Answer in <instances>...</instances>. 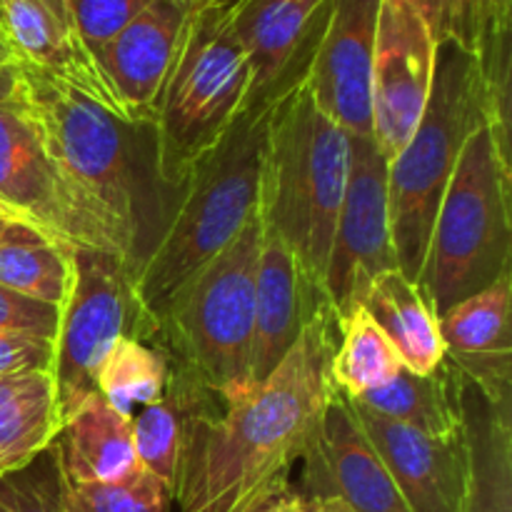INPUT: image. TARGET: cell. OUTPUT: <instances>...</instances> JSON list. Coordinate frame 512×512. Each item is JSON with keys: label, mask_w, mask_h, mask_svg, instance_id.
<instances>
[{"label": "cell", "mask_w": 512, "mask_h": 512, "mask_svg": "<svg viewBox=\"0 0 512 512\" xmlns=\"http://www.w3.org/2000/svg\"><path fill=\"white\" fill-rule=\"evenodd\" d=\"M338 325L320 310L283 363L233 400L210 395L185 428L173 500L183 512H248L303 460L333 395L330 355Z\"/></svg>", "instance_id": "6da1fadb"}, {"label": "cell", "mask_w": 512, "mask_h": 512, "mask_svg": "<svg viewBox=\"0 0 512 512\" xmlns=\"http://www.w3.org/2000/svg\"><path fill=\"white\" fill-rule=\"evenodd\" d=\"M268 108L245 110L223 143L195 165L163 230L135 263L133 293L153 328L170 295L223 253L260 210Z\"/></svg>", "instance_id": "7a4b0ae2"}, {"label": "cell", "mask_w": 512, "mask_h": 512, "mask_svg": "<svg viewBox=\"0 0 512 512\" xmlns=\"http://www.w3.org/2000/svg\"><path fill=\"white\" fill-rule=\"evenodd\" d=\"M350 170V133L315 105L300 78L270 100L260 215L323 293Z\"/></svg>", "instance_id": "3957f363"}, {"label": "cell", "mask_w": 512, "mask_h": 512, "mask_svg": "<svg viewBox=\"0 0 512 512\" xmlns=\"http://www.w3.org/2000/svg\"><path fill=\"white\" fill-rule=\"evenodd\" d=\"M233 8L235 0H198L193 5L148 125L155 175L173 190L223 143L250 108L253 73L235 35Z\"/></svg>", "instance_id": "277c9868"}, {"label": "cell", "mask_w": 512, "mask_h": 512, "mask_svg": "<svg viewBox=\"0 0 512 512\" xmlns=\"http://www.w3.org/2000/svg\"><path fill=\"white\" fill-rule=\"evenodd\" d=\"M260 243L263 215L258 210L243 233L195 270L155 318V348L220 400H233L253 388L250 353Z\"/></svg>", "instance_id": "5b68a950"}, {"label": "cell", "mask_w": 512, "mask_h": 512, "mask_svg": "<svg viewBox=\"0 0 512 512\" xmlns=\"http://www.w3.org/2000/svg\"><path fill=\"white\" fill-rule=\"evenodd\" d=\"M512 275V163L488 123L465 140L440 200L420 288L443 315Z\"/></svg>", "instance_id": "8992f818"}, {"label": "cell", "mask_w": 512, "mask_h": 512, "mask_svg": "<svg viewBox=\"0 0 512 512\" xmlns=\"http://www.w3.org/2000/svg\"><path fill=\"white\" fill-rule=\"evenodd\" d=\"M488 113L483 70L475 55L438 45L428 108L413 138L388 163L390 230L398 270L420 285L440 200L468 135Z\"/></svg>", "instance_id": "52a82bcc"}, {"label": "cell", "mask_w": 512, "mask_h": 512, "mask_svg": "<svg viewBox=\"0 0 512 512\" xmlns=\"http://www.w3.org/2000/svg\"><path fill=\"white\" fill-rule=\"evenodd\" d=\"M20 100L43 133L58 168L93 200L130 253L140 258V198L125 130L115 115L58 80L20 65Z\"/></svg>", "instance_id": "ba28073f"}, {"label": "cell", "mask_w": 512, "mask_h": 512, "mask_svg": "<svg viewBox=\"0 0 512 512\" xmlns=\"http://www.w3.org/2000/svg\"><path fill=\"white\" fill-rule=\"evenodd\" d=\"M155 328L133 293V270L105 250L75 248L73 280L55 335L53 380L60 425L98 393V373L123 338L153 343Z\"/></svg>", "instance_id": "9c48e42d"}, {"label": "cell", "mask_w": 512, "mask_h": 512, "mask_svg": "<svg viewBox=\"0 0 512 512\" xmlns=\"http://www.w3.org/2000/svg\"><path fill=\"white\" fill-rule=\"evenodd\" d=\"M0 205L18 223L70 245L133 260L93 200L58 168L23 100L0 103Z\"/></svg>", "instance_id": "30bf717a"}, {"label": "cell", "mask_w": 512, "mask_h": 512, "mask_svg": "<svg viewBox=\"0 0 512 512\" xmlns=\"http://www.w3.org/2000/svg\"><path fill=\"white\" fill-rule=\"evenodd\" d=\"M398 270L390 230L388 158L373 138L350 135V170L335 223L323 295L335 325L360 308L380 275Z\"/></svg>", "instance_id": "8fae6325"}, {"label": "cell", "mask_w": 512, "mask_h": 512, "mask_svg": "<svg viewBox=\"0 0 512 512\" xmlns=\"http://www.w3.org/2000/svg\"><path fill=\"white\" fill-rule=\"evenodd\" d=\"M435 53L438 45L413 5L380 0L370 103L373 140L388 163L408 145L428 108Z\"/></svg>", "instance_id": "7c38bea8"}, {"label": "cell", "mask_w": 512, "mask_h": 512, "mask_svg": "<svg viewBox=\"0 0 512 512\" xmlns=\"http://www.w3.org/2000/svg\"><path fill=\"white\" fill-rule=\"evenodd\" d=\"M303 463V500L338 498L353 512H410L348 398L335 388Z\"/></svg>", "instance_id": "4fadbf2b"}, {"label": "cell", "mask_w": 512, "mask_h": 512, "mask_svg": "<svg viewBox=\"0 0 512 512\" xmlns=\"http://www.w3.org/2000/svg\"><path fill=\"white\" fill-rule=\"evenodd\" d=\"M380 0H335L323 38L305 73L315 105L350 135L373 138L375 33Z\"/></svg>", "instance_id": "5bb4252c"}, {"label": "cell", "mask_w": 512, "mask_h": 512, "mask_svg": "<svg viewBox=\"0 0 512 512\" xmlns=\"http://www.w3.org/2000/svg\"><path fill=\"white\" fill-rule=\"evenodd\" d=\"M335 0H235L233 28L253 73L250 108L305 78Z\"/></svg>", "instance_id": "9a60e30c"}, {"label": "cell", "mask_w": 512, "mask_h": 512, "mask_svg": "<svg viewBox=\"0 0 512 512\" xmlns=\"http://www.w3.org/2000/svg\"><path fill=\"white\" fill-rule=\"evenodd\" d=\"M0 28L20 65L58 80L120 123L133 125L95 55L80 38L68 0H0Z\"/></svg>", "instance_id": "2e32d148"}, {"label": "cell", "mask_w": 512, "mask_h": 512, "mask_svg": "<svg viewBox=\"0 0 512 512\" xmlns=\"http://www.w3.org/2000/svg\"><path fill=\"white\" fill-rule=\"evenodd\" d=\"M195 3L198 0H150L95 53L105 80L133 125L148 128L153 120L180 35Z\"/></svg>", "instance_id": "e0dca14e"}, {"label": "cell", "mask_w": 512, "mask_h": 512, "mask_svg": "<svg viewBox=\"0 0 512 512\" xmlns=\"http://www.w3.org/2000/svg\"><path fill=\"white\" fill-rule=\"evenodd\" d=\"M348 403L410 512H460L468 478L465 435L428 438L355 400Z\"/></svg>", "instance_id": "ac0fdd59"}, {"label": "cell", "mask_w": 512, "mask_h": 512, "mask_svg": "<svg viewBox=\"0 0 512 512\" xmlns=\"http://www.w3.org/2000/svg\"><path fill=\"white\" fill-rule=\"evenodd\" d=\"M328 308L325 295L305 275L293 250L263 223V243L255 275V328L250 380L263 383L285 360L305 325ZM330 310V308H328Z\"/></svg>", "instance_id": "d6986e66"}, {"label": "cell", "mask_w": 512, "mask_h": 512, "mask_svg": "<svg viewBox=\"0 0 512 512\" xmlns=\"http://www.w3.org/2000/svg\"><path fill=\"white\" fill-rule=\"evenodd\" d=\"M512 275L440 315L445 363L490 403L512 405Z\"/></svg>", "instance_id": "ffe728a7"}, {"label": "cell", "mask_w": 512, "mask_h": 512, "mask_svg": "<svg viewBox=\"0 0 512 512\" xmlns=\"http://www.w3.org/2000/svg\"><path fill=\"white\" fill-rule=\"evenodd\" d=\"M55 455L65 483H108L140 468L130 420L98 393L73 410L55 435Z\"/></svg>", "instance_id": "44dd1931"}, {"label": "cell", "mask_w": 512, "mask_h": 512, "mask_svg": "<svg viewBox=\"0 0 512 512\" xmlns=\"http://www.w3.org/2000/svg\"><path fill=\"white\" fill-rule=\"evenodd\" d=\"M468 478L460 512H512V405H495L465 383Z\"/></svg>", "instance_id": "7402d4cb"}, {"label": "cell", "mask_w": 512, "mask_h": 512, "mask_svg": "<svg viewBox=\"0 0 512 512\" xmlns=\"http://www.w3.org/2000/svg\"><path fill=\"white\" fill-rule=\"evenodd\" d=\"M360 308L380 325L410 373L428 375L445 360L440 315L425 290L400 270L380 275Z\"/></svg>", "instance_id": "603a6c76"}, {"label": "cell", "mask_w": 512, "mask_h": 512, "mask_svg": "<svg viewBox=\"0 0 512 512\" xmlns=\"http://www.w3.org/2000/svg\"><path fill=\"white\" fill-rule=\"evenodd\" d=\"M463 388L465 380L443 360L428 375L403 368L388 385L350 400L415 433L443 440L463 435Z\"/></svg>", "instance_id": "cb8c5ba5"}, {"label": "cell", "mask_w": 512, "mask_h": 512, "mask_svg": "<svg viewBox=\"0 0 512 512\" xmlns=\"http://www.w3.org/2000/svg\"><path fill=\"white\" fill-rule=\"evenodd\" d=\"M60 430L53 373L0 378V475L33 463Z\"/></svg>", "instance_id": "d4e9b609"}, {"label": "cell", "mask_w": 512, "mask_h": 512, "mask_svg": "<svg viewBox=\"0 0 512 512\" xmlns=\"http://www.w3.org/2000/svg\"><path fill=\"white\" fill-rule=\"evenodd\" d=\"M208 398V390L195 385L188 375L173 368L165 393L130 418L138 463L150 470L155 478L163 480L170 493H173L175 475H178L188 418Z\"/></svg>", "instance_id": "484cf974"}, {"label": "cell", "mask_w": 512, "mask_h": 512, "mask_svg": "<svg viewBox=\"0 0 512 512\" xmlns=\"http://www.w3.org/2000/svg\"><path fill=\"white\" fill-rule=\"evenodd\" d=\"M73 250L23 223L0 228V285L63 308L73 280Z\"/></svg>", "instance_id": "4316f807"}, {"label": "cell", "mask_w": 512, "mask_h": 512, "mask_svg": "<svg viewBox=\"0 0 512 512\" xmlns=\"http://www.w3.org/2000/svg\"><path fill=\"white\" fill-rule=\"evenodd\" d=\"M403 368L395 345L365 308H355L338 323V338L330 355V380L345 398H363L383 388Z\"/></svg>", "instance_id": "83f0119b"}, {"label": "cell", "mask_w": 512, "mask_h": 512, "mask_svg": "<svg viewBox=\"0 0 512 512\" xmlns=\"http://www.w3.org/2000/svg\"><path fill=\"white\" fill-rule=\"evenodd\" d=\"M428 25L435 45L453 43L483 58L510 43L512 3L508 0H405Z\"/></svg>", "instance_id": "f1b7e54d"}, {"label": "cell", "mask_w": 512, "mask_h": 512, "mask_svg": "<svg viewBox=\"0 0 512 512\" xmlns=\"http://www.w3.org/2000/svg\"><path fill=\"white\" fill-rule=\"evenodd\" d=\"M170 370L173 365L168 355L153 343L123 338L100 368L98 395L130 420L140 408L155 403L165 393Z\"/></svg>", "instance_id": "f546056e"}, {"label": "cell", "mask_w": 512, "mask_h": 512, "mask_svg": "<svg viewBox=\"0 0 512 512\" xmlns=\"http://www.w3.org/2000/svg\"><path fill=\"white\" fill-rule=\"evenodd\" d=\"M70 512H168L173 493L143 465L120 480L108 483H65Z\"/></svg>", "instance_id": "4dcf8cb0"}, {"label": "cell", "mask_w": 512, "mask_h": 512, "mask_svg": "<svg viewBox=\"0 0 512 512\" xmlns=\"http://www.w3.org/2000/svg\"><path fill=\"white\" fill-rule=\"evenodd\" d=\"M0 512H70L53 445L25 468L0 475Z\"/></svg>", "instance_id": "1f68e13d"}, {"label": "cell", "mask_w": 512, "mask_h": 512, "mask_svg": "<svg viewBox=\"0 0 512 512\" xmlns=\"http://www.w3.org/2000/svg\"><path fill=\"white\" fill-rule=\"evenodd\" d=\"M78 33L90 53L113 40L150 0H68Z\"/></svg>", "instance_id": "d6a6232c"}, {"label": "cell", "mask_w": 512, "mask_h": 512, "mask_svg": "<svg viewBox=\"0 0 512 512\" xmlns=\"http://www.w3.org/2000/svg\"><path fill=\"white\" fill-rule=\"evenodd\" d=\"M58 305L25 298L0 285V333H28L55 340L60 328Z\"/></svg>", "instance_id": "836d02e7"}, {"label": "cell", "mask_w": 512, "mask_h": 512, "mask_svg": "<svg viewBox=\"0 0 512 512\" xmlns=\"http://www.w3.org/2000/svg\"><path fill=\"white\" fill-rule=\"evenodd\" d=\"M55 340L28 333H0V378L53 373Z\"/></svg>", "instance_id": "e575fe53"}, {"label": "cell", "mask_w": 512, "mask_h": 512, "mask_svg": "<svg viewBox=\"0 0 512 512\" xmlns=\"http://www.w3.org/2000/svg\"><path fill=\"white\" fill-rule=\"evenodd\" d=\"M20 98V65L0 68V103Z\"/></svg>", "instance_id": "d590c367"}, {"label": "cell", "mask_w": 512, "mask_h": 512, "mask_svg": "<svg viewBox=\"0 0 512 512\" xmlns=\"http://www.w3.org/2000/svg\"><path fill=\"white\" fill-rule=\"evenodd\" d=\"M290 495H293V490L285 488V490H278V493L268 495V498L260 500L258 505H253L248 512H285L288 508V500Z\"/></svg>", "instance_id": "8d00e7d4"}, {"label": "cell", "mask_w": 512, "mask_h": 512, "mask_svg": "<svg viewBox=\"0 0 512 512\" xmlns=\"http://www.w3.org/2000/svg\"><path fill=\"white\" fill-rule=\"evenodd\" d=\"M308 512H353L348 505L340 503L338 498H310L303 500Z\"/></svg>", "instance_id": "74e56055"}, {"label": "cell", "mask_w": 512, "mask_h": 512, "mask_svg": "<svg viewBox=\"0 0 512 512\" xmlns=\"http://www.w3.org/2000/svg\"><path fill=\"white\" fill-rule=\"evenodd\" d=\"M13 65H20L18 58H15L13 48L8 45L5 35L0 33V68H13Z\"/></svg>", "instance_id": "f35d334b"}, {"label": "cell", "mask_w": 512, "mask_h": 512, "mask_svg": "<svg viewBox=\"0 0 512 512\" xmlns=\"http://www.w3.org/2000/svg\"><path fill=\"white\" fill-rule=\"evenodd\" d=\"M285 512H308V508H305L303 498H300L298 493H293V495H290V500H288V508H285Z\"/></svg>", "instance_id": "ab89813d"}, {"label": "cell", "mask_w": 512, "mask_h": 512, "mask_svg": "<svg viewBox=\"0 0 512 512\" xmlns=\"http://www.w3.org/2000/svg\"><path fill=\"white\" fill-rule=\"evenodd\" d=\"M5 223H18V220H13V218H10V215L5 213V208H3V205H0V228H3Z\"/></svg>", "instance_id": "60d3db41"}, {"label": "cell", "mask_w": 512, "mask_h": 512, "mask_svg": "<svg viewBox=\"0 0 512 512\" xmlns=\"http://www.w3.org/2000/svg\"><path fill=\"white\" fill-rule=\"evenodd\" d=\"M0 33H3V28H0ZM3 35H5V33H3Z\"/></svg>", "instance_id": "b9f144b4"}, {"label": "cell", "mask_w": 512, "mask_h": 512, "mask_svg": "<svg viewBox=\"0 0 512 512\" xmlns=\"http://www.w3.org/2000/svg\"><path fill=\"white\" fill-rule=\"evenodd\" d=\"M508 3H512V0H508Z\"/></svg>", "instance_id": "7bdbcfd3"}]
</instances>
